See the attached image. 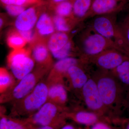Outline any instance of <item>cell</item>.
Returning a JSON list of instances; mask_svg holds the SVG:
<instances>
[{"mask_svg": "<svg viewBox=\"0 0 129 129\" xmlns=\"http://www.w3.org/2000/svg\"><path fill=\"white\" fill-rule=\"evenodd\" d=\"M107 113H120L128 90L111 71L99 69L93 77Z\"/></svg>", "mask_w": 129, "mask_h": 129, "instance_id": "6da1fadb", "label": "cell"}, {"mask_svg": "<svg viewBox=\"0 0 129 129\" xmlns=\"http://www.w3.org/2000/svg\"><path fill=\"white\" fill-rule=\"evenodd\" d=\"M48 89L47 82L40 81L29 94L13 103L9 115L27 118L33 115L47 102Z\"/></svg>", "mask_w": 129, "mask_h": 129, "instance_id": "7a4b0ae2", "label": "cell"}, {"mask_svg": "<svg viewBox=\"0 0 129 129\" xmlns=\"http://www.w3.org/2000/svg\"><path fill=\"white\" fill-rule=\"evenodd\" d=\"M80 43L81 60L85 63L89 58L109 49H116L125 54L120 47L96 32L90 25L81 35Z\"/></svg>", "mask_w": 129, "mask_h": 129, "instance_id": "3957f363", "label": "cell"}, {"mask_svg": "<svg viewBox=\"0 0 129 129\" xmlns=\"http://www.w3.org/2000/svg\"><path fill=\"white\" fill-rule=\"evenodd\" d=\"M117 13L92 18L90 25L96 32L112 41L129 56V47L117 22Z\"/></svg>", "mask_w": 129, "mask_h": 129, "instance_id": "277c9868", "label": "cell"}, {"mask_svg": "<svg viewBox=\"0 0 129 129\" xmlns=\"http://www.w3.org/2000/svg\"><path fill=\"white\" fill-rule=\"evenodd\" d=\"M68 113L64 106L47 101L37 112L25 118L36 127L52 125L61 127L67 123Z\"/></svg>", "mask_w": 129, "mask_h": 129, "instance_id": "5b68a950", "label": "cell"}, {"mask_svg": "<svg viewBox=\"0 0 129 129\" xmlns=\"http://www.w3.org/2000/svg\"><path fill=\"white\" fill-rule=\"evenodd\" d=\"M44 75V71L40 70L28 74L11 88L1 94V103H13L24 98L40 82Z\"/></svg>", "mask_w": 129, "mask_h": 129, "instance_id": "8992f818", "label": "cell"}, {"mask_svg": "<svg viewBox=\"0 0 129 129\" xmlns=\"http://www.w3.org/2000/svg\"><path fill=\"white\" fill-rule=\"evenodd\" d=\"M8 62L13 75L18 81L31 73L35 66L34 61L27 51L22 48L13 51Z\"/></svg>", "mask_w": 129, "mask_h": 129, "instance_id": "52a82bcc", "label": "cell"}, {"mask_svg": "<svg viewBox=\"0 0 129 129\" xmlns=\"http://www.w3.org/2000/svg\"><path fill=\"white\" fill-rule=\"evenodd\" d=\"M129 57L120 51L111 49L89 58L85 62L95 64L99 69L112 71Z\"/></svg>", "mask_w": 129, "mask_h": 129, "instance_id": "ba28073f", "label": "cell"}, {"mask_svg": "<svg viewBox=\"0 0 129 129\" xmlns=\"http://www.w3.org/2000/svg\"><path fill=\"white\" fill-rule=\"evenodd\" d=\"M82 96L85 104L91 111L102 117L107 113L100 96L95 81L89 78L81 90Z\"/></svg>", "mask_w": 129, "mask_h": 129, "instance_id": "9c48e42d", "label": "cell"}, {"mask_svg": "<svg viewBox=\"0 0 129 129\" xmlns=\"http://www.w3.org/2000/svg\"><path fill=\"white\" fill-rule=\"evenodd\" d=\"M127 3L125 0H92L84 20L96 16L117 13L123 10Z\"/></svg>", "mask_w": 129, "mask_h": 129, "instance_id": "30bf717a", "label": "cell"}, {"mask_svg": "<svg viewBox=\"0 0 129 129\" xmlns=\"http://www.w3.org/2000/svg\"><path fill=\"white\" fill-rule=\"evenodd\" d=\"M78 62L77 59L71 57L59 60L54 65L53 70L48 76L47 82L48 84L62 82L63 77L67 75L70 68L74 65H78Z\"/></svg>", "mask_w": 129, "mask_h": 129, "instance_id": "8fae6325", "label": "cell"}, {"mask_svg": "<svg viewBox=\"0 0 129 129\" xmlns=\"http://www.w3.org/2000/svg\"><path fill=\"white\" fill-rule=\"evenodd\" d=\"M67 118L70 119L76 123L89 127L100 121L110 122L109 118L102 117L94 112L85 111H79L75 112H69Z\"/></svg>", "mask_w": 129, "mask_h": 129, "instance_id": "7c38bea8", "label": "cell"}, {"mask_svg": "<svg viewBox=\"0 0 129 129\" xmlns=\"http://www.w3.org/2000/svg\"><path fill=\"white\" fill-rule=\"evenodd\" d=\"M37 21L36 10L34 7H30L25 9L17 17L15 22V27L18 31L32 30Z\"/></svg>", "mask_w": 129, "mask_h": 129, "instance_id": "4fadbf2b", "label": "cell"}, {"mask_svg": "<svg viewBox=\"0 0 129 129\" xmlns=\"http://www.w3.org/2000/svg\"><path fill=\"white\" fill-rule=\"evenodd\" d=\"M47 101L58 105L64 106L68 101L67 90L62 82H58L48 84Z\"/></svg>", "mask_w": 129, "mask_h": 129, "instance_id": "5bb4252c", "label": "cell"}, {"mask_svg": "<svg viewBox=\"0 0 129 129\" xmlns=\"http://www.w3.org/2000/svg\"><path fill=\"white\" fill-rule=\"evenodd\" d=\"M35 127L25 118L14 117L1 113L0 129H34Z\"/></svg>", "mask_w": 129, "mask_h": 129, "instance_id": "9a60e30c", "label": "cell"}, {"mask_svg": "<svg viewBox=\"0 0 129 129\" xmlns=\"http://www.w3.org/2000/svg\"><path fill=\"white\" fill-rule=\"evenodd\" d=\"M67 75L74 89L81 91L89 78L83 69L78 65L70 67L67 72Z\"/></svg>", "mask_w": 129, "mask_h": 129, "instance_id": "2e32d148", "label": "cell"}, {"mask_svg": "<svg viewBox=\"0 0 129 129\" xmlns=\"http://www.w3.org/2000/svg\"><path fill=\"white\" fill-rule=\"evenodd\" d=\"M70 41L68 33L57 32L51 36L47 47L51 52H54L62 48Z\"/></svg>", "mask_w": 129, "mask_h": 129, "instance_id": "e0dca14e", "label": "cell"}, {"mask_svg": "<svg viewBox=\"0 0 129 129\" xmlns=\"http://www.w3.org/2000/svg\"><path fill=\"white\" fill-rule=\"evenodd\" d=\"M92 0H73V17L78 21L84 20Z\"/></svg>", "mask_w": 129, "mask_h": 129, "instance_id": "ac0fdd59", "label": "cell"}, {"mask_svg": "<svg viewBox=\"0 0 129 129\" xmlns=\"http://www.w3.org/2000/svg\"><path fill=\"white\" fill-rule=\"evenodd\" d=\"M48 50L47 47L44 44H37L33 49L34 60L40 64H47L50 59Z\"/></svg>", "mask_w": 129, "mask_h": 129, "instance_id": "d6986e66", "label": "cell"}, {"mask_svg": "<svg viewBox=\"0 0 129 129\" xmlns=\"http://www.w3.org/2000/svg\"><path fill=\"white\" fill-rule=\"evenodd\" d=\"M16 82L13 76L6 69H0V92L2 94L11 88Z\"/></svg>", "mask_w": 129, "mask_h": 129, "instance_id": "ffe728a7", "label": "cell"}, {"mask_svg": "<svg viewBox=\"0 0 129 129\" xmlns=\"http://www.w3.org/2000/svg\"><path fill=\"white\" fill-rule=\"evenodd\" d=\"M56 15L65 18L73 17V0L57 3L55 8Z\"/></svg>", "mask_w": 129, "mask_h": 129, "instance_id": "44dd1931", "label": "cell"}, {"mask_svg": "<svg viewBox=\"0 0 129 129\" xmlns=\"http://www.w3.org/2000/svg\"><path fill=\"white\" fill-rule=\"evenodd\" d=\"M70 18H65L56 15L53 17V22L58 32L68 33L71 30L72 26L69 23Z\"/></svg>", "mask_w": 129, "mask_h": 129, "instance_id": "7402d4cb", "label": "cell"}, {"mask_svg": "<svg viewBox=\"0 0 129 129\" xmlns=\"http://www.w3.org/2000/svg\"><path fill=\"white\" fill-rule=\"evenodd\" d=\"M7 43L14 50L21 49L27 43L18 32H13L7 38Z\"/></svg>", "mask_w": 129, "mask_h": 129, "instance_id": "603a6c76", "label": "cell"}, {"mask_svg": "<svg viewBox=\"0 0 129 129\" xmlns=\"http://www.w3.org/2000/svg\"><path fill=\"white\" fill-rule=\"evenodd\" d=\"M72 49V42L70 41L61 49L51 53L54 57L57 59L60 60L69 57Z\"/></svg>", "mask_w": 129, "mask_h": 129, "instance_id": "cb8c5ba5", "label": "cell"}, {"mask_svg": "<svg viewBox=\"0 0 129 129\" xmlns=\"http://www.w3.org/2000/svg\"><path fill=\"white\" fill-rule=\"evenodd\" d=\"M118 23L129 47V15Z\"/></svg>", "mask_w": 129, "mask_h": 129, "instance_id": "d4e9b609", "label": "cell"}, {"mask_svg": "<svg viewBox=\"0 0 129 129\" xmlns=\"http://www.w3.org/2000/svg\"><path fill=\"white\" fill-rule=\"evenodd\" d=\"M50 17L47 13H43L40 16L36 24L37 30L45 26L53 24Z\"/></svg>", "mask_w": 129, "mask_h": 129, "instance_id": "484cf974", "label": "cell"}, {"mask_svg": "<svg viewBox=\"0 0 129 129\" xmlns=\"http://www.w3.org/2000/svg\"><path fill=\"white\" fill-rule=\"evenodd\" d=\"M6 9L9 15L13 17H18L25 9L23 6L8 5H6Z\"/></svg>", "mask_w": 129, "mask_h": 129, "instance_id": "4316f807", "label": "cell"}, {"mask_svg": "<svg viewBox=\"0 0 129 129\" xmlns=\"http://www.w3.org/2000/svg\"><path fill=\"white\" fill-rule=\"evenodd\" d=\"M110 124L109 122L100 121L90 127H86L85 129H122V127H114Z\"/></svg>", "mask_w": 129, "mask_h": 129, "instance_id": "83f0119b", "label": "cell"}, {"mask_svg": "<svg viewBox=\"0 0 129 129\" xmlns=\"http://www.w3.org/2000/svg\"><path fill=\"white\" fill-rule=\"evenodd\" d=\"M115 75L117 77L121 84L127 89L128 91H129V71L125 73L119 74Z\"/></svg>", "mask_w": 129, "mask_h": 129, "instance_id": "f1b7e54d", "label": "cell"}, {"mask_svg": "<svg viewBox=\"0 0 129 129\" xmlns=\"http://www.w3.org/2000/svg\"><path fill=\"white\" fill-rule=\"evenodd\" d=\"M55 30L53 24L45 26L38 30V33L40 35L43 36L53 34Z\"/></svg>", "mask_w": 129, "mask_h": 129, "instance_id": "f546056e", "label": "cell"}, {"mask_svg": "<svg viewBox=\"0 0 129 129\" xmlns=\"http://www.w3.org/2000/svg\"><path fill=\"white\" fill-rule=\"evenodd\" d=\"M18 32L27 42H30L34 39L35 33L32 29L27 31L18 30Z\"/></svg>", "mask_w": 129, "mask_h": 129, "instance_id": "4dcf8cb0", "label": "cell"}, {"mask_svg": "<svg viewBox=\"0 0 129 129\" xmlns=\"http://www.w3.org/2000/svg\"><path fill=\"white\" fill-rule=\"evenodd\" d=\"M2 3L6 5H16L23 6L28 0H1Z\"/></svg>", "mask_w": 129, "mask_h": 129, "instance_id": "1f68e13d", "label": "cell"}, {"mask_svg": "<svg viewBox=\"0 0 129 129\" xmlns=\"http://www.w3.org/2000/svg\"><path fill=\"white\" fill-rule=\"evenodd\" d=\"M60 129H83L80 127L76 126L75 124L72 123H66Z\"/></svg>", "mask_w": 129, "mask_h": 129, "instance_id": "d6a6232c", "label": "cell"}, {"mask_svg": "<svg viewBox=\"0 0 129 129\" xmlns=\"http://www.w3.org/2000/svg\"><path fill=\"white\" fill-rule=\"evenodd\" d=\"M61 127L52 125H47L35 127L34 129H60Z\"/></svg>", "mask_w": 129, "mask_h": 129, "instance_id": "836d02e7", "label": "cell"}, {"mask_svg": "<svg viewBox=\"0 0 129 129\" xmlns=\"http://www.w3.org/2000/svg\"><path fill=\"white\" fill-rule=\"evenodd\" d=\"M122 125V129H129V118L124 119Z\"/></svg>", "mask_w": 129, "mask_h": 129, "instance_id": "e575fe53", "label": "cell"}, {"mask_svg": "<svg viewBox=\"0 0 129 129\" xmlns=\"http://www.w3.org/2000/svg\"><path fill=\"white\" fill-rule=\"evenodd\" d=\"M124 107L128 109L129 111V91L127 92V95L125 101Z\"/></svg>", "mask_w": 129, "mask_h": 129, "instance_id": "d590c367", "label": "cell"}, {"mask_svg": "<svg viewBox=\"0 0 129 129\" xmlns=\"http://www.w3.org/2000/svg\"><path fill=\"white\" fill-rule=\"evenodd\" d=\"M70 1V0H52V1L54 3H59L63 2L66 1Z\"/></svg>", "mask_w": 129, "mask_h": 129, "instance_id": "8d00e7d4", "label": "cell"}, {"mask_svg": "<svg viewBox=\"0 0 129 129\" xmlns=\"http://www.w3.org/2000/svg\"><path fill=\"white\" fill-rule=\"evenodd\" d=\"M3 23V20L1 18V20H0V25H1V27L2 26Z\"/></svg>", "mask_w": 129, "mask_h": 129, "instance_id": "74e56055", "label": "cell"}, {"mask_svg": "<svg viewBox=\"0 0 129 129\" xmlns=\"http://www.w3.org/2000/svg\"><path fill=\"white\" fill-rule=\"evenodd\" d=\"M125 1H126V2L127 3L128 2H129V0H125Z\"/></svg>", "mask_w": 129, "mask_h": 129, "instance_id": "f35d334b", "label": "cell"}]
</instances>
